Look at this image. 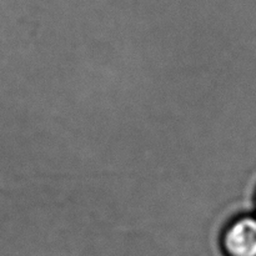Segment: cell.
Listing matches in <instances>:
<instances>
[{"label": "cell", "instance_id": "1", "mask_svg": "<svg viewBox=\"0 0 256 256\" xmlns=\"http://www.w3.org/2000/svg\"><path fill=\"white\" fill-rule=\"evenodd\" d=\"M225 256H256V212H239L228 220L220 235Z\"/></svg>", "mask_w": 256, "mask_h": 256}, {"label": "cell", "instance_id": "2", "mask_svg": "<svg viewBox=\"0 0 256 256\" xmlns=\"http://www.w3.org/2000/svg\"><path fill=\"white\" fill-rule=\"evenodd\" d=\"M254 212H256V192H255V195H254Z\"/></svg>", "mask_w": 256, "mask_h": 256}]
</instances>
